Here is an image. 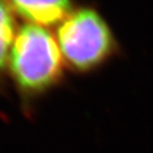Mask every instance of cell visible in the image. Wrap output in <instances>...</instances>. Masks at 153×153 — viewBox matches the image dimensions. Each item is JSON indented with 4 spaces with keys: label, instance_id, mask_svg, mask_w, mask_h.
I'll use <instances>...</instances> for the list:
<instances>
[{
    "label": "cell",
    "instance_id": "7a4b0ae2",
    "mask_svg": "<svg viewBox=\"0 0 153 153\" xmlns=\"http://www.w3.org/2000/svg\"><path fill=\"white\" fill-rule=\"evenodd\" d=\"M57 42L64 64L76 73L94 71L117 50L108 23L91 7L78 8L66 17L57 31Z\"/></svg>",
    "mask_w": 153,
    "mask_h": 153
},
{
    "label": "cell",
    "instance_id": "6da1fadb",
    "mask_svg": "<svg viewBox=\"0 0 153 153\" xmlns=\"http://www.w3.org/2000/svg\"><path fill=\"white\" fill-rule=\"evenodd\" d=\"M8 69L25 98L38 97L58 85L64 77V60L53 35L43 26L23 25L11 48Z\"/></svg>",
    "mask_w": 153,
    "mask_h": 153
},
{
    "label": "cell",
    "instance_id": "277c9868",
    "mask_svg": "<svg viewBox=\"0 0 153 153\" xmlns=\"http://www.w3.org/2000/svg\"><path fill=\"white\" fill-rule=\"evenodd\" d=\"M17 32L13 8L8 0H0V82L9 65L11 48Z\"/></svg>",
    "mask_w": 153,
    "mask_h": 153
},
{
    "label": "cell",
    "instance_id": "3957f363",
    "mask_svg": "<svg viewBox=\"0 0 153 153\" xmlns=\"http://www.w3.org/2000/svg\"><path fill=\"white\" fill-rule=\"evenodd\" d=\"M14 13L39 26L62 22L73 9L71 0H8Z\"/></svg>",
    "mask_w": 153,
    "mask_h": 153
}]
</instances>
